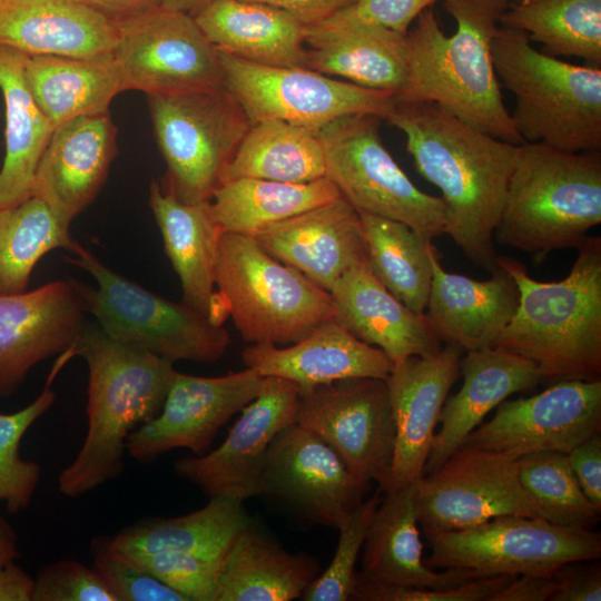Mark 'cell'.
<instances>
[{"mask_svg":"<svg viewBox=\"0 0 601 601\" xmlns=\"http://www.w3.org/2000/svg\"><path fill=\"white\" fill-rule=\"evenodd\" d=\"M32 601H118L95 569L72 560L45 565L35 579Z\"/></svg>","mask_w":601,"mask_h":601,"instance_id":"obj_48","label":"cell"},{"mask_svg":"<svg viewBox=\"0 0 601 601\" xmlns=\"http://www.w3.org/2000/svg\"><path fill=\"white\" fill-rule=\"evenodd\" d=\"M215 285L236 329L253 344H293L334 318L328 292L248 235L220 234Z\"/></svg>","mask_w":601,"mask_h":601,"instance_id":"obj_7","label":"cell"},{"mask_svg":"<svg viewBox=\"0 0 601 601\" xmlns=\"http://www.w3.org/2000/svg\"><path fill=\"white\" fill-rule=\"evenodd\" d=\"M600 223V151L519 145L494 240L544 257L556 249H578Z\"/></svg>","mask_w":601,"mask_h":601,"instance_id":"obj_5","label":"cell"},{"mask_svg":"<svg viewBox=\"0 0 601 601\" xmlns=\"http://www.w3.org/2000/svg\"><path fill=\"white\" fill-rule=\"evenodd\" d=\"M77 242L52 209L31 196L0 209V294L24 292L37 263L49 252L70 253Z\"/></svg>","mask_w":601,"mask_h":601,"instance_id":"obj_41","label":"cell"},{"mask_svg":"<svg viewBox=\"0 0 601 601\" xmlns=\"http://www.w3.org/2000/svg\"><path fill=\"white\" fill-rule=\"evenodd\" d=\"M89 371L88 430L75 460L58 477L59 491L78 497L124 471L129 434L161 410L175 376L174 363L85 327L76 343Z\"/></svg>","mask_w":601,"mask_h":601,"instance_id":"obj_3","label":"cell"},{"mask_svg":"<svg viewBox=\"0 0 601 601\" xmlns=\"http://www.w3.org/2000/svg\"><path fill=\"white\" fill-rule=\"evenodd\" d=\"M68 260L88 272L96 287L75 280L86 312L111 338L175 363H213L226 353L230 337L184 302L175 303L110 269L78 242Z\"/></svg>","mask_w":601,"mask_h":601,"instance_id":"obj_8","label":"cell"},{"mask_svg":"<svg viewBox=\"0 0 601 601\" xmlns=\"http://www.w3.org/2000/svg\"><path fill=\"white\" fill-rule=\"evenodd\" d=\"M431 262L433 278L424 314L434 335L465 352L493 347L519 305L513 277L500 265L486 280L450 273L434 245Z\"/></svg>","mask_w":601,"mask_h":601,"instance_id":"obj_25","label":"cell"},{"mask_svg":"<svg viewBox=\"0 0 601 601\" xmlns=\"http://www.w3.org/2000/svg\"><path fill=\"white\" fill-rule=\"evenodd\" d=\"M437 0H357L348 9L358 17L406 35L418 14Z\"/></svg>","mask_w":601,"mask_h":601,"instance_id":"obj_50","label":"cell"},{"mask_svg":"<svg viewBox=\"0 0 601 601\" xmlns=\"http://www.w3.org/2000/svg\"><path fill=\"white\" fill-rule=\"evenodd\" d=\"M262 378L248 367L216 377L176 371L160 412L129 434L127 452L141 463L178 447L204 455L219 428L257 396Z\"/></svg>","mask_w":601,"mask_h":601,"instance_id":"obj_18","label":"cell"},{"mask_svg":"<svg viewBox=\"0 0 601 601\" xmlns=\"http://www.w3.org/2000/svg\"><path fill=\"white\" fill-rule=\"evenodd\" d=\"M597 561L569 562L554 570L550 601H600L601 565Z\"/></svg>","mask_w":601,"mask_h":601,"instance_id":"obj_49","label":"cell"},{"mask_svg":"<svg viewBox=\"0 0 601 601\" xmlns=\"http://www.w3.org/2000/svg\"><path fill=\"white\" fill-rule=\"evenodd\" d=\"M514 574L481 577L445 589H416L383 584L355 573L349 600L357 601H491Z\"/></svg>","mask_w":601,"mask_h":601,"instance_id":"obj_47","label":"cell"},{"mask_svg":"<svg viewBox=\"0 0 601 601\" xmlns=\"http://www.w3.org/2000/svg\"><path fill=\"white\" fill-rule=\"evenodd\" d=\"M359 217L373 275L405 306L424 314L433 278L432 240L397 220L366 213Z\"/></svg>","mask_w":601,"mask_h":601,"instance_id":"obj_40","label":"cell"},{"mask_svg":"<svg viewBox=\"0 0 601 601\" xmlns=\"http://www.w3.org/2000/svg\"><path fill=\"white\" fill-rule=\"evenodd\" d=\"M91 556L93 569L118 601H187L183 594L112 548L108 536L92 540Z\"/></svg>","mask_w":601,"mask_h":601,"instance_id":"obj_46","label":"cell"},{"mask_svg":"<svg viewBox=\"0 0 601 601\" xmlns=\"http://www.w3.org/2000/svg\"><path fill=\"white\" fill-rule=\"evenodd\" d=\"M334 319L356 338L383 351L393 364L439 352L425 314L405 306L373 275L367 259L329 289Z\"/></svg>","mask_w":601,"mask_h":601,"instance_id":"obj_27","label":"cell"},{"mask_svg":"<svg viewBox=\"0 0 601 601\" xmlns=\"http://www.w3.org/2000/svg\"><path fill=\"white\" fill-rule=\"evenodd\" d=\"M368 487L370 481L352 472L333 447L296 422L269 445L263 494L280 497L316 523L337 529Z\"/></svg>","mask_w":601,"mask_h":601,"instance_id":"obj_19","label":"cell"},{"mask_svg":"<svg viewBox=\"0 0 601 601\" xmlns=\"http://www.w3.org/2000/svg\"><path fill=\"white\" fill-rule=\"evenodd\" d=\"M339 196L337 187L327 177L308 183L237 178L219 185L209 207L221 233L253 236L268 225Z\"/></svg>","mask_w":601,"mask_h":601,"instance_id":"obj_37","label":"cell"},{"mask_svg":"<svg viewBox=\"0 0 601 601\" xmlns=\"http://www.w3.org/2000/svg\"><path fill=\"white\" fill-rule=\"evenodd\" d=\"M319 573L314 558L287 552L250 523L220 561L217 601H290Z\"/></svg>","mask_w":601,"mask_h":601,"instance_id":"obj_33","label":"cell"},{"mask_svg":"<svg viewBox=\"0 0 601 601\" xmlns=\"http://www.w3.org/2000/svg\"><path fill=\"white\" fill-rule=\"evenodd\" d=\"M242 357L246 367L260 376L292 381L299 391L345 378L386 380L393 367L383 351L356 338L334 318L287 347L253 344Z\"/></svg>","mask_w":601,"mask_h":601,"instance_id":"obj_26","label":"cell"},{"mask_svg":"<svg viewBox=\"0 0 601 601\" xmlns=\"http://www.w3.org/2000/svg\"><path fill=\"white\" fill-rule=\"evenodd\" d=\"M116 22L78 0H0V46L29 56L112 52Z\"/></svg>","mask_w":601,"mask_h":601,"instance_id":"obj_31","label":"cell"},{"mask_svg":"<svg viewBox=\"0 0 601 601\" xmlns=\"http://www.w3.org/2000/svg\"><path fill=\"white\" fill-rule=\"evenodd\" d=\"M552 573L515 575L491 601H550L553 592Z\"/></svg>","mask_w":601,"mask_h":601,"instance_id":"obj_53","label":"cell"},{"mask_svg":"<svg viewBox=\"0 0 601 601\" xmlns=\"http://www.w3.org/2000/svg\"><path fill=\"white\" fill-rule=\"evenodd\" d=\"M462 352L447 344L434 354L393 364L385 380L395 424L388 491L413 484L424 475L442 407L461 375Z\"/></svg>","mask_w":601,"mask_h":601,"instance_id":"obj_21","label":"cell"},{"mask_svg":"<svg viewBox=\"0 0 601 601\" xmlns=\"http://www.w3.org/2000/svg\"><path fill=\"white\" fill-rule=\"evenodd\" d=\"M497 264L515 280L519 305L494 346L534 363L544 381L600 380L601 237H587L559 282L533 279L510 257Z\"/></svg>","mask_w":601,"mask_h":601,"instance_id":"obj_4","label":"cell"},{"mask_svg":"<svg viewBox=\"0 0 601 601\" xmlns=\"http://www.w3.org/2000/svg\"><path fill=\"white\" fill-rule=\"evenodd\" d=\"M73 356L75 345L59 355L41 394L32 403L14 413H0V501L6 503L11 514L29 506L41 479L40 466L20 456V441L29 427L53 405L56 394L51 388L52 382Z\"/></svg>","mask_w":601,"mask_h":601,"instance_id":"obj_43","label":"cell"},{"mask_svg":"<svg viewBox=\"0 0 601 601\" xmlns=\"http://www.w3.org/2000/svg\"><path fill=\"white\" fill-rule=\"evenodd\" d=\"M523 489L545 513L549 522L593 529L598 509L583 493L570 466L568 453L542 451L515 460Z\"/></svg>","mask_w":601,"mask_h":601,"instance_id":"obj_42","label":"cell"},{"mask_svg":"<svg viewBox=\"0 0 601 601\" xmlns=\"http://www.w3.org/2000/svg\"><path fill=\"white\" fill-rule=\"evenodd\" d=\"M416 504L423 531L462 530L501 515L548 521L521 485L515 460L465 445L417 481Z\"/></svg>","mask_w":601,"mask_h":601,"instance_id":"obj_14","label":"cell"},{"mask_svg":"<svg viewBox=\"0 0 601 601\" xmlns=\"http://www.w3.org/2000/svg\"><path fill=\"white\" fill-rule=\"evenodd\" d=\"M120 552V551H119ZM187 601H217L219 565L194 554L158 550L121 552Z\"/></svg>","mask_w":601,"mask_h":601,"instance_id":"obj_45","label":"cell"},{"mask_svg":"<svg viewBox=\"0 0 601 601\" xmlns=\"http://www.w3.org/2000/svg\"><path fill=\"white\" fill-rule=\"evenodd\" d=\"M149 207L159 227L165 252L179 277L183 302L216 325L228 317L215 285V265L221 230L209 201L189 204L158 181H151Z\"/></svg>","mask_w":601,"mask_h":601,"instance_id":"obj_30","label":"cell"},{"mask_svg":"<svg viewBox=\"0 0 601 601\" xmlns=\"http://www.w3.org/2000/svg\"><path fill=\"white\" fill-rule=\"evenodd\" d=\"M219 52L223 87L250 125L276 119L313 131L348 115L385 118L395 105L391 92L337 80L308 68L254 63Z\"/></svg>","mask_w":601,"mask_h":601,"instance_id":"obj_12","label":"cell"},{"mask_svg":"<svg viewBox=\"0 0 601 601\" xmlns=\"http://www.w3.org/2000/svg\"><path fill=\"white\" fill-rule=\"evenodd\" d=\"M264 3L283 10L303 24L323 20L345 8L353 6L357 0H248Z\"/></svg>","mask_w":601,"mask_h":601,"instance_id":"obj_52","label":"cell"},{"mask_svg":"<svg viewBox=\"0 0 601 601\" xmlns=\"http://www.w3.org/2000/svg\"><path fill=\"white\" fill-rule=\"evenodd\" d=\"M194 19L220 52L265 66L306 68L304 24L283 10L248 0H211Z\"/></svg>","mask_w":601,"mask_h":601,"instance_id":"obj_32","label":"cell"},{"mask_svg":"<svg viewBox=\"0 0 601 601\" xmlns=\"http://www.w3.org/2000/svg\"><path fill=\"white\" fill-rule=\"evenodd\" d=\"M499 23L525 32L549 56L601 67V0H514Z\"/></svg>","mask_w":601,"mask_h":601,"instance_id":"obj_39","label":"cell"},{"mask_svg":"<svg viewBox=\"0 0 601 601\" xmlns=\"http://www.w3.org/2000/svg\"><path fill=\"white\" fill-rule=\"evenodd\" d=\"M148 101L168 190L185 203L209 201L252 126L245 112L224 87Z\"/></svg>","mask_w":601,"mask_h":601,"instance_id":"obj_10","label":"cell"},{"mask_svg":"<svg viewBox=\"0 0 601 601\" xmlns=\"http://www.w3.org/2000/svg\"><path fill=\"white\" fill-rule=\"evenodd\" d=\"M211 0H162V7L169 10L195 16Z\"/></svg>","mask_w":601,"mask_h":601,"instance_id":"obj_57","label":"cell"},{"mask_svg":"<svg viewBox=\"0 0 601 601\" xmlns=\"http://www.w3.org/2000/svg\"><path fill=\"white\" fill-rule=\"evenodd\" d=\"M461 445L511 460L542 452L569 453L601 431V380H562L526 398L505 400Z\"/></svg>","mask_w":601,"mask_h":601,"instance_id":"obj_16","label":"cell"},{"mask_svg":"<svg viewBox=\"0 0 601 601\" xmlns=\"http://www.w3.org/2000/svg\"><path fill=\"white\" fill-rule=\"evenodd\" d=\"M380 117H339L318 131L326 177L358 213L406 224L425 239L444 234L441 197L420 190L382 142Z\"/></svg>","mask_w":601,"mask_h":601,"instance_id":"obj_9","label":"cell"},{"mask_svg":"<svg viewBox=\"0 0 601 601\" xmlns=\"http://www.w3.org/2000/svg\"><path fill=\"white\" fill-rule=\"evenodd\" d=\"M29 90L53 129L81 116L107 114L121 78L112 52L92 57L29 56Z\"/></svg>","mask_w":601,"mask_h":601,"instance_id":"obj_34","label":"cell"},{"mask_svg":"<svg viewBox=\"0 0 601 601\" xmlns=\"http://www.w3.org/2000/svg\"><path fill=\"white\" fill-rule=\"evenodd\" d=\"M570 466L585 496L601 510V435H592L568 453Z\"/></svg>","mask_w":601,"mask_h":601,"instance_id":"obj_51","label":"cell"},{"mask_svg":"<svg viewBox=\"0 0 601 601\" xmlns=\"http://www.w3.org/2000/svg\"><path fill=\"white\" fill-rule=\"evenodd\" d=\"M35 579L10 562L0 566V601H32Z\"/></svg>","mask_w":601,"mask_h":601,"instance_id":"obj_54","label":"cell"},{"mask_svg":"<svg viewBox=\"0 0 601 601\" xmlns=\"http://www.w3.org/2000/svg\"><path fill=\"white\" fill-rule=\"evenodd\" d=\"M299 394L295 422L333 447L352 472L387 492L395 424L386 381L345 378Z\"/></svg>","mask_w":601,"mask_h":601,"instance_id":"obj_15","label":"cell"},{"mask_svg":"<svg viewBox=\"0 0 601 601\" xmlns=\"http://www.w3.org/2000/svg\"><path fill=\"white\" fill-rule=\"evenodd\" d=\"M497 79L514 97L510 114L523 142L566 152L601 150V68L579 66L532 47L523 31L497 27Z\"/></svg>","mask_w":601,"mask_h":601,"instance_id":"obj_6","label":"cell"},{"mask_svg":"<svg viewBox=\"0 0 601 601\" xmlns=\"http://www.w3.org/2000/svg\"><path fill=\"white\" fill-rule=\"evenodd\" d=\"M18 556L16 532L7 520L0 516V566L13 562Z\"/></svg>","mask_w":601,"mask_h":601,"instance_id":"obj_56","label":"cell"},{"mask_svg":"<svg viewBox=\"0 0 601 601\" xmlns=\"http://www.w3.org/2000/svg\"><path fill=\"white\" fill-rule=\"evenodd\" d=\"M114 22L162 7V0H78Z\"/></svg>","mask_w":601,"mask_h":601,"instance_id":"obj_55","label":"cell"},{"mask_svg":"<svg viewBox=\"0 0 601 601\" xmlns=\"http://www.w3.org/2000/svg\"><path fill=\"white\" fill-rule=\"evenodd\" d=\"M460 374L463 384L444 402L424 474L442 464L510 395L544 382L534 363L497 346L466 352L460 361Z\"/></svg>","mask_w":601,"mask_h":601,"instance_id":"obj_29","label":"cell"},{"mask_svg":"<svg viewBox=\"0 0 601 601\" xmlns=\"http://www.w3.org/2000/svg\"><path fill=\"white\" fill-rule=\"evenodd\" d=\"M416 483L385 492L381 499L366 530L358 573L373 582L416 589H445L483 577L469 569L434 571L425 564Z\"/></svg>","mask_w":601,"mask_h":601,"instance_id":"obj_28","label":"cell"},{"mask_svg":"<svg viewBox=\"0 0 601 601\" xmlns=\"http://www.w3.org/2000/svg\"><path fill=\"white\" fill-rule=\"evenodd\" d=\"M117 129L109 112L73 118L55 128L38 164L31 196L70 223L101 189L116 154Z\"/></svg>","mask_w":601,"mask_h":601,"instance_id":"obj_24","label":"cell"},{"mask_svg":"<svg viewBox=\"0 0 601 601\" xmlns=\"http://www.w3.org/2000/svg\"><path fill=\"white\" fill-rule=\"evenodd\" d=\"M431 569H469L483 577L545 574L574 561L600 560L601 535L591 529L543 519L501 515L475 526L423 531Z\"/></svg>","mask_w":601,"mask_h":601,"instance_id":"obj_11","label":"cell"},{"mask_svg":"<svg viewBox=\"0 0 601 601\" xmlns=\"http://www.w3.org/2000/svg\"><path fill=\"white\" fill-rule=\"evenodd\" d=\"M28 55L0 46V90L6 107V154L0 169V209L31 197L35 174L53 127L24 77Z\"/></svg>","mask_w":601,"mask_h":601,"instance_id":"obj_35","label":"cell"},{"mask_svg":"<svg viewBox=\"0 0 601 601\" xmlns=\"http://www.w3.org/2000/svg\"><path fill=\"white\" fill-rule=\"evenodd\" d=\"M381 489L363 501L337 528L339 539L328 568L309 583L302 594L305 601H348L354 585L355 564L363 548L366 530L381 501Z\"/></svg>","mask_w":601,"mask_h":601,"instance_id":"obj_44","label":"cell"},{"mask_svg":"<svg viewBox=\"0 0 601 601\" xmlns=\"http://www.w3.org/2000/svg\"><path fill=\"white\" fill-rule=\"evenodd\" d=\"M299 387L292 381L264 376L257 396L242 408L225 441L204 455L181 457L175 472L210 497L238 501L263 494V475L270 443L295 423Z\"/></svg>","mask_w":601,"mask_h":601,"instance_id":"obj_17","label":"cell"},{"mask_svg":"<svg viewBox=\"0 0 601 601\" xmlns=\"http://www.w3.org/2000/svg\"><path fill=\"white\" fill-rule=\"evenodd\" d=\"M252 520L243 502L213 496L201 509L177 518H150L109 538L120 552L181 551L220 564L235 538Z\"/></svg>","mask_w":601,"mask_h":601,"instance_id":"obj_36","label":"cell"},{"mask_svg":"<svg viewBox=\"0 0 601 601\" xmlns=\"http://www.w3.org/2000/svg\"><path fill=\"white\" fill-rule=\"evenodd\" d=\"M85 312L75 279L0 294V395L13 393L37 363L75 345Z\"/></svg>","mask_w":601,"mask_h":601,"instance_id":"obj_20","label":"cell"},{"mask_svg":"<svg viewBox=\"0 0 601 601\" xmlns=\"http://www.w3.org/2000/svg\"><path fill=\"white\" fill-rule=\"evenodd\" d=\"M306 68L361 87L391 92L406 80V35L367 21L348 8L304 24Z\"/></svg>","mask_w":601,"mask_h":601,"instance_id":"obj_23","label":"cell"},{"mask_svg":"<svg viewBox=\"0 0 601 601\" xmlns=\"http://www.w3.org/2000/svg\"><path fill=\"white\" fill-rule=\"evenodd\" d=\"M252 237L274 258L326 292L367 259L359 213L342 196L268 225Z\"/></svg>","mask_w":601,"mask_h":601,"instance_id":"obj_22","label":"cell"},{"mask_svg":"<svg viewBox=\"0 0 601 601\" xmlns=\"http://www.w3.org/2000/svg\"><path fill=\"white\" fill-rule=\"evenodd\" d=\"M386 120L406 138L416 170L442 193L445 230L476 266H500L494 248L519 145L460 120L434 102L396 101Z\"/></svg>","mask_w":601,"mask_h":601,"instance_id":"obj_1","label":"cell"},{"mask_svg":"<svg viewBox=\"0 0 601 601\" xmlns=\"http://www.w3.org/2000/svg\"><path fill=\"white\" fill-rule=\"evenodd\" d=\"M116 24L124 91L168 97L223 87L219 52L193 16L159 7Z\"/></svg>","mask_w":601,"mask_h":601,"instance_id":"obj_13","label":"cell"},{"mask_svg":"<svg viewBox=\"0 0 601 601\" xmlns=\"http://www.w3.org/2000/svg\"><path fill=\"white\" fill-rule=\"evenodd\" d=\"M510 0H444L456 21L446 36L431 8L406 33V80L396 101L434 102L497 139L524 144L504 106L492 39Z\"/></svg>","mask_w":601,"mask_h":601,"instance_id":"obj_2","label":"cell"},{"mask_svg":"<svg viewBox=\"0 0 601 601\" xmlns=\"http://www.w3.org/2000/svg\"><path fill=\"white\" fill-rule=\"evenodd\" d=\"M325 175V155L318 131L268 119L250 126L227 166L221 184L237 178L308 183Z\"/></svg>","mask_w":601,"mask_h":601,"instance_id":"obj_38","label":"cell"}]
</instances>
